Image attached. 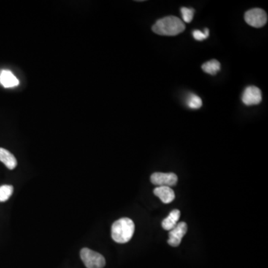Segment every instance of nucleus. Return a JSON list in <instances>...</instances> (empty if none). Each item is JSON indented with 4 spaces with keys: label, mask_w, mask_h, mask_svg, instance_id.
<instances>
[{
    "label": "nucleus",
    "mask_w": 268,
    "mask_h": 268,
    "mask_svg": "<svg viewBox=\"0 0 268 268\" xmlns=\"http://www.w3.org/2000/svg\"><path fill=\"white\" fill-rule=\"evenodd\" d=\"M185 25L178 17L169 16L159 20L152 27L154 32L163 36H175L183 32Z\"/></svg>",
    "instance_id": "f257e3e1"
},
{
    "label": "nucleus",
    "mask_w": 268,
    "mask_h": 268,
    "mask_svg": "<svg viewBox=\"0 0 268 268\" xmlns=\"http://www.w3.org/2000/svg\"><path fill=\"white\" fill-rule=\"evenodd\" d=\"M135 231L134 221L128 218H120L112 226V238L117 243L125 244L132 239Z\"/></svg>",
    "instance_id": "f03ea898"
},
{
    "label": "nucleus",
    "mask_w": 268,
    "mask_h": 268,
    "mask_svg": "<svg viewBox=\"0 0 268 268\" xmlns=\"http://www.w3.org/2000/svg\"><path fill=\"white\" fill-rule=\"evenodd\" d=\"M81 258L87 268H103L105 266V258L89 248H83L81 250Z\"/></svg>",
    "instance_id": "7ed1b4c3"
},
{
    "label": "nucleus",
    "mask_w": 268,
    "mask_h": 268,
    "mask_svg": "<svg viewBox=\"0 0 268 268\" xmlns=\"http://www.w3.org/2000/svg\"><path fill=\"white\" fill-rule=\"evenodd\" d=\"M244 20L250 26L261 28L267 23V13L261 9H250L244 14Z\"/></svg>",
    "instance_id": "20e7f679"
},
{
    "label": "nucleus",
    "mask_w": 268,
    "mask_h": 268,
    "mask_svg": "<svg viewBox=\"0 0 268 268\" xmlns=\"http://www.w3.org/2000/svg\"><path fill=\"white\" fill-rule=\"evenodd\" d=\"M177 176L174 173H154L150 176V181L158 186H174L177 185Z\"/></svg>",
    "instance_id": "39448f33"
},
{
    "label": "nucleus",
    "mask_w": 268,
    "mask_h": 268,
    "mask_svg": "<svg viewBox=\"0 0 268 268\" xmlns=\"http://www.w3.org/2000/svg\"><path fill=\"white\" fill-rule=\"evenodd\" d=\"M187 231H188V227L185 222H180L177 223V226L174 229L169 231L168 243L171 247H178L181 243L182 239L187 233Z\"/></svg>",
    "instance_id": "423d86ee"
},
{
    "label": "nucleus",
    "mask_w": 268,
    "mask_h": 268,
    "mask_svg": "<svg viewBox=\"0 0 268 268\" xmlns=\"http://www.w3.org/2000/svg\"><path fill=\"white\" fill-rule=\"evenodd\" d=\"M262 99L261 92L255 86H250L244 90L242 95V101L245 105L252 106L259 104Z\"/></svg>",
    "instance_id": "0eeeda50"
},
{
    "label": "nucleus",
    "mask_w": 268,
    "mask_h": 268,
    "mask_svg": "<svg viewBox=\"0 0 268 268\" xmlns=\"http://www.w3.org/2000/svg\"><path fill=\"white\" fill-rule=\"evenodd\" d=\"M154 194L158 197L163 204H170L175 198L174 190L171 187L158 186L154 190Z\"/></svg>",
    "instance_id": "6e6552de"
},
{
    "label": "nucleus",
    "mask_w": 268,
    "mask_h": 268,
    "mask_svg": "<svg viewBox=\"0 0 268 268\" xmlns=\"http://www.w3.org/2000/svg\"><path fill=\"white\" fill-rule=\"evenodd\" d=\"M180 212L178 209H174L171 211L169 215L162 221V226L166 231H171L174 229L180 219Z\"/></svg>",
    "instance_id": "1a4fd4ad"
},
{
    "label": "nucleus",
    "mask_w": 268,
    "mask_h": 268,
    "mask_svg": "<svg viewBox=\"0 0 268 268\" xmlns=\"http://www.w3.org/2000/svg\"><path fill=\"white\" fill-rule=\"evenodd\" d=\"M0 84L6 88H10L18 86L20 82L11 71L3 70L0 73Z\"/></svg>",
    "instance_id": "9d476101"
},
{
    "label": "nucleus",
    "mask_w": 268,
    "mask_h": 268,
    "mask_svg": "<svg viewBox=\"0 0 268 268\" xmlns=\"http://www.w3.org/2000/svg\"><path fill=\"white\" fill-rule=\"evenodd\" d=\"M0 161L4 163L5 166L10 170L15 169L17 165L15 157L10 151L3 147H0Z\"/></svg>",
    "instance_id": "9b49d317"
},
{
    "label": "nucleus",
    "mask_w": 268,
    "mask_h": 268,
    "mask_svg": "<svg viewBox=\"0 0 268 268\" xmlns=\"http://www.w3.org/2000/svg\"><path fill=\"white\" fill-rule=\"evenodd\" d=\"M202 69L206 73L215 75L220 71V63L217 60H212L204 63L202 65Z\"/></svg>",
    "instance_id": "f8f14e48"
},
{
    "label": "nucleus",
    "mask_w": 268,
    "mask_h": 268,
    "mask_svg": "<svg viewBox=\"0 0 268 268\" xmlns=\"http://www.w3.org/2000/svg\"><path fill=\"white\" fill-rule=\"evenodd\" d=\"M14 192L12 185H3L0 186V202H5L10 198Z\"/></svg>",
    "instance_id": "ddd939ff"
},
{
    "label": "nucleus",
    "mask_w": 268,
    "mask_h": 268,
    "mask_svg": "<svg viewBox=\"0 0 268 268\" xmlns=\"http://www.w3.org/2000/svg\"><path fill=\"white\" fill-rule=\"evenodd\" d=\"M203 102L199 96L195 94L189 95L187 99V105L191 109H199L202 106Z\"/></svg>",
    "instance_id": "4468645a"
},
{
    "label": "nucleus",
    "mask_w": 268,
    "mask_h": 268,
    "mask_svg": "<svg viewBox=\"0 0 268 268\" xmlns=\"http://www.w3.org/2000/svg\"><path fill=\"white\" fill-rule=\"evenodd\" d=\"M180 11H181L183 21L185 22V23H191L193 17H194V9L183 7L182 8L181 10Z\"/></svg>",
    "instance_id": "2eb2a0df"
},
{
    "label": "nucleus",
    "mask_w": 268,
    "mask_h": 268,
    "mask_svg": "<svg viewBox=\"0 0 268 268\" xmlns=\"http://www.w3.org/2000/svg\"><path fill=\"white\" fill-rule=\"evenodd\" d=\"M209 35V31L208 28L204 29V32L203 31H199V30H195L193 31V37L196 41H204V40L207 39Z\"/></svg>",
    "instance_id": "dca6fc26"
}]
</instances>
